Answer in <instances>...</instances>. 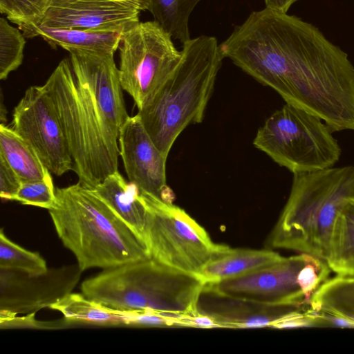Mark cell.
<instances>
[{"label":"cell","instance_id":"5","mask_svg":"<svg viewBox=\"0 0 354 354\" xmlns=\"http://www.w3.org/2000/svg\"><path fill=\"white\" fill-rule=\"evenodd\" d=\"M354 199V165L293 174L288 201L266 246L326 260L335 219Z\"/></svg>","mask_w":354,"mask_h":354},{"label":"cell","instance_id":"21","mask_svg":"<svg viewBox=\"0 0 354 354\" xmlns=\"http://www.w3.org/2000/svg\"><path fill=\"white\" fill-rule=\"evenodd\" d=\"M310 308L354 324V276L337 274L327 279L313 295Z\"/></svg>","mask_w":354,"mask_h":354},{"label":"cell","instance_id":"27","mask_svg":"<svg viewBox=\"0 0 354 354\" xmlns=\"http://www.w3.org/2000/svg\"><path fill=\"white\" fill-rule=\"evenodd\" d=\"M13 201L47 209L52 208L56 202V191L50 171L41 180L22 183Z\"/></svg>","mask_w":354,"mask_h":354},{"label":"cell","instance_id":"19","mask_svg":"<svg viewBox=\"0 0 354 354\" xmlns=\"http://www.w3.org/2000/svg\"><path fill=\"white\" fill-rule=\"evenodd\" d=\"M325 261L337 274L354 276V199L342 207L335 219Z\"/></svg>","mask_w":354,"mask_h":354},{"label":"cell","instance_id":"15","mask_svg":"<svg viewBox=\"0 0 354 354\" xmlns=\"http://www.w3.org/2000/svg\"><path fill=\"white\" fill-rule=\"evenodd\" d=\"M196 309L218 328H272L287 317L309 310L310 305L259 303L221 295L203 286Z\"/></svg>","mask_w":354,"mask_h":354},{"label":"cell","instance_id":"24","mask_svg":"<svg viewBox=\"0 0 354 354\" xmlns=\"http://www.w3.org/2000/svg\"><path fill=\"white\" fill-rule=\"evenodd\" d=\"M0 269L15 270L32 274H41L48 270L45 260L10 241L0 232Z\"/></svg>","mask_w":354,"mask_h":354},{"label":"cell","instance_id":"22","mask_svg":"<svg viewBox=\"0 0 354 354\" xmlns=\"http://www.w3.org/2000/svg\"><path fill=\"white\" fill-rule=\"evenodd\" d=\"M50 308L62 313L67 323L125 325L119 310L104 306L83 295L68 293Z\"/></svg>","mask_w":354,"mask_h":354},{"label":"cell","instance_id":"29","mask_svg":"<svg viewBox=\"0 0 354 354\" xmlns=\"http://www.w3.org/2000/svg\"><path fill=\"white\" fill-rule=\"evenodd\" d=\"M22 184L18 175L0 156V196L3 199L13 200Z\"/></svg>","mask_w":354,"mask_h":354},{"label":"cell","instance_id":"8","mask_svg":"<svg viewBox=\"0 0 354 354\" xmlns=\"http://www.w3.org/2000/svg\"><path fill=\"white\" fill-rule=\"evenodd\" d=\"M331 272L325 260L306 253L281 257L248 274L205 283L221 295L268 304H307Z\"/></svg>","mask_w":354,"mask_h":354},{"label":"cell","instance_id":"25","mask_svg":"<svg viewBox=\"0 0 354 354\" xmlns=\"http://www.w3.org/2000/svg\"><path fill=\"white\" fill-rule=\"evenodd\" d=\"M21 30L12 26L7 19H0V79H7L9 74L22 64L26 44Z\"/></svg>","mask_w":354,"mask_h":354},{"label":"cell","instance_id":"31","mask_svg":"<svg viewBox=\"0 0 354 354\" xmlns=\"http://www.w3.org/2000/svg\"><path fill=\"white\" fill-rule=\"evenodd\" d=\"M132 7H134L140 11L147 10L149 0H113Z\"/></svg>","mask_w":354,"mask_h":354},{"label":"cell","instance_id":"2","mask_svg":"<svg viewBox=\"0 0 354 354\" xmlns=\"http://www.w3.org/2000/svg\"><path fill=\"white\" fill-rule=\"evenodd\" d=\"M43 85L64 132L78 183L93 189L118 171L121 128L129 117L114 53L68 48Z\"/></svg>","mask_w":354,"mask_h":354},{"label":"cell","instance_id":"11","mask_svg":"<svg viewBox=\"0 0 354 354\" xmlns=\"http://www.w3.org/2000/svg\"><path fill=\"white\" fill-rule=\"evenodd\" d=\"M12 129L56 176L73 170L68 142L52 100L44 86H32L15 107Z\"/></svg>","mask_w":354,"mask_h":354},{"label":"cell","instance_id":"1","mask_svg":"<svg viewBox=\"0 0 354 354\" xmlns=\"http://www.w3.org/2000/svg\"><path fill=\"white\" fill-rule=\"evenodd\" d=\"M224 58L333 131H354V66L313 24L265 8L219 44Z\"/></svg>","mask_w":354,"mask_h":354},{"label":"cell","instance_id":"3","mask_svg":"<svg viewBox=\"0 0 354 354\" xmlns=\"http://www.w3.org/2000/svg\"><path fill=\"white\" fill-rule=\"evenodd\" d=\"M55 191L56 202L48 212L82 272L151 258L143 239L92 189L77 183Z\"/></svg>","mask_w":354,"mask_h":354},{"label":"cell","instance_id":"23","mask_svg":"<svg viewBox=\"0 0 354 354\" xmlns=\"http://www.w3.org/2000/svg\"><path fill=\"white\" fill-rule=\"evenodd\" d=\"M201 0H149L147 10L173 39L183 45L191 39L189 19Z\"/></svg>","mask_w":354,"mask_h":354},{"label":"cell","instance_id":"18","mask_svg":"<svg viewBox=\"0 0 354 354\" xmlns=\"http://www.w3.org/2000/svg\"><path fill=\"white\" fill-rule=\"evenodd\" d=\"M26 38L40 36L52 48H74L91 52L115 53L122 32H94L37 25L22 32Z\"/></svg>","mask_w":354,"mask_h":354},{"label":"cell","instance_id":"14","mask_svg":"<svg viewBox=\"0 0 354 354\" xmlns=\"http://www.w3.org/2000/svg\"><path fill=\"white\" fill-rule=\"evenodd\" d=\"M140 10L113 0H50L39 25L63 29L123 32L138 22Z\"/></svg>","mask_w":354,"mask_h":354},{"label":"cell","instance_id":"10","mask_svg":"<svg viewBox=\"0 0 354 354\" xmlns=\"http://www.w3.org/2000/svg\"><path fill=\"white\" fill-rule=\"evenodd\" d=\"M155 21L138 22L122 32L118 46L123 91L138 110L156 93L178 64L182 53Z\"/></svg>","mask_w":354,"mask_h":354},{"label":"cell","instance_id":"26","mask_svg":"<svg viewBox=\"0 0 354 354\" xmlns=\"http://www.w3.org/2000/svg\"><path fill=\"white\" fill-rule=\"evenodd\" d=\"M50 0H0V12L22 32L40 24Z\"/></svg>","mask_w":354,"mask_h":354},{"label":"cell","instance_id":"4","mask_svg":"<svg viewBox=\"0 0 354 354\" xmlns=\"http://www.w3.org/2000/svg\"><path fill=\"white\" fill-rule=\"evenodd\" d=\"M181 53L171 75L138 113L166 158L182 131L203 121L224 59L216 39L208 35L190 39L183 44Z\"/></svg>","mask_w":354,"mask_h":354},{"label":"cell","instance_id":"6","mask_svg":"<svg viewBox=\"0 0 354 354\" xmlns=\"http://www.w3.org/2000/svg\"><path fill=\"white\" fill-rule=\"evenodd\" d=\"M204 285L199 276L150 258L104 269L85 280L81 290L86 298L118 310L185 315L197 313Z\"/></svg>","mask_w":354,"mask_h":354},{"label":"cell","instance_id":"30","mask_svg":"<svg viewBox=\"0 0 354 354\" xmlns=\"http://www.w3.org/2000/svg\"><path fill=\"white\" fill-rule=\"evenodd\" d=\"M299 0H264L266 8L287 13L290 6Z\"/></svg>","mask_w":354,"mask_h":354},{"label":"cell","instance_id":"20","mask_svg":"<svg viewBox=\"0 0 354 354\" xmlns=\"http://www.w3.org/2000/svg\"><path fill=\"white\" fill-rule=\"evenodd\" d=\"M0 156L22 183L44 178L50 171L32 147L12 128L0 124Z\"/></svg>","mask_w":354,"mask_h":354},{"label":"cell","instance_id":"17","mask_svg":"<svg viewBox=\"0 0 354 354\" xmlns=\"http://www.w3.org/2000/svg\"><path fill=\"white\" fill-rule=\"evenodd\" d=\"M92 189L143 239L146 209L135 184L116 171Z\"/></svg>","mask_w":354,"mask_h":354},{"label":"cell","instance_id":"16","mask_svg":"<svg viewBox=\"0 0 354 354\" xmlns=\"http://www.w3.org/2000/svg\"><path fill=\"white\" fill-rule=\"evenodd\" d=\"M281 257L271 250L234 249L221 244L199 277L205 284L216 283L248 274Z\"/></svg>","mask_w":354,"mask_h":354},{"label":"cell","instance_id":"12","mask_svg":"<svg viewBox=\"0 0 354 354\" xmlns=\"http://www.w3.org/2000/svg\"><path fill=\"white\" fill-rule=\"evenodd\" d=\"M82 271L64 267L41 274L1 269V313H35L71 293Z\"/></svg>","mask_w":354,"mask_h":354},{"label":"cell","instance_id":"7","mask_svg":"<svg viewBox=\"0 0 354 354\" xmlns=\"http://www.w3.org/2000/svg\"><path fill=\"white\" fill-rule=\"evenodd\" d=\"M318 116L286 103L258 129L254 146L293 174L333 167L341 148Z\"/></svg>","mask_w":354,"mask_h":354},{"label":"cell","instance_id":"28","mask_svg":"<svg viewBox=\"0 0 354 354\" xmlns=\"http://www.w3.org/2000/svg\"><path fill=\"white\" fill-rule=\"evenodd\" d=\"M119 312L125 325L153 327L184 326V315H169L149 309Z\"/></svg>","mask_w":354,"mask_h":354},{"label":"cell","instance_id":"9","mask_svg":"<svg viewBox=\"0 0 354 354\" xmlns=\"http://www.w3.org/2000/svg\"><path fill=\"white\" fill-rule=\"evenodd\" d=\"M146 209L143 240L151 259L199 276L220 248L185 210L140 191Z\"/></svg>","mask_w":354,"mask_h":354},{"label":"cell","instance_id":"13","mask_svg":"<svg viewBox=\"0 0 354 354\" xmlns=\"http://www.w3.org/2000/svg\"><path fill=\"white\" fill-rule=\"evenodd\" d=\"M118 143L129 182L142 192L173 203L175 196L166 180L167 158L153 143L138 113L127 118L120 129Z\"/></svg>","mask_w":354,"mask_h":354}]
</instances>
